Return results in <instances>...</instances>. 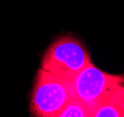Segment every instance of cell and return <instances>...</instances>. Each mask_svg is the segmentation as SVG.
I'll return each instance as SVG.
<instances>
[{"mask_svg":"<svg viewBox=\"0 0 124 117\" xmlns=\"http://www.w3.org/2000/svg\"><path fill=\"white\" fill-rule=\"evenodd\" d=\"M91 63L89 53L80 40L72 36H62L46 51L41 68L71 81Z\"/></svg>","mask_w":124,"mask_h":117,"instance_id":"cell-1","label":"cell"},{"mask_svg":"<svg viewBox=\"0 0 124 117\" xmlns=\"http://www.w3.org/2000/svg\"><path fill=\"white\" fill-rule=\"evenodd\" d=\"M72 97L70 81L40 68L32 92L31 114L36 117H58Z\"/></svg>","mask_w":124,"mask_h":117,"instance_id":"cell-2","label":"cell"},{"mask_svg":"<svg viewBox=\"0 0 124 117\" xmlns=\"http://www.w3.org/2000/svg\"><path fill=\"white\" fill-rule=\"evenodd\" d=\"M123 75H112L89 64L70 81L73 96L80 99L92 111L123 79Z\"/></svg>","mask_w":124,"mask_h":117,"instance_id":"cell-3","label":"cell"},{"mask_svg":"<svg viewBox=\"0 0 124 117\" xmlns=\"http://www.w3.org/2000/svg\"><path fill=\"white\" fill-rule=\"evenodd\" d=\"M93 117H124V77L95 107Z\"/></svg>","mask_w":124,"mask_h":117,"instance_id":"cell-4","label":"cell"},{"mask_svg":"<svg viewBox=\"0 0 124 117\" xmlns=\"http://www.w3.org/2000/svg\"><path fill=\"white\" fill-rule=\"evenodd\" d=\"M58 117H92V111L77 97H72Z\"/></svg>","mask_w":124,"mask_h":117,"instance_id":"cell-5","label":"cell"}]
</instances>
